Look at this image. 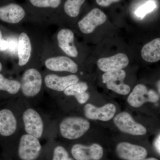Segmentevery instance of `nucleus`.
<instances>
[{
    "label": "nucleus",
    "instance_id": "nucleus-9",
    "mask_svg": "<svg viewBox=\"0 0 160 160\" xmlns=\"http://www.w3.org/2000/svg\"><path fill=\"white\" fill-rule=\"evenodd\" d=\"M126 72L123 69L105 72L102 78L103 82L106 84L108 89L116 93L123 95L129 94L130 87L124 82L126 77Z\"/></svg>",
    "mask_w": 160,
    "mask_h": 160
},
{
    "label": "nucleus",
    "instance_id": "nucleus-8",
    "mask_svg": "<svg viewBox=\"0 0 160 160\" xmlns=\"http://www.w3.org/2000/svg\"><path fill=\"white\" fill-rule=\"evenodd\" d=\"M160 96L153 89H149L144 84H138L129 95L127 102L135 108L139 107L145 103H155L159 100Z\"/></svg>",
    "mask_w": 160,
    "mask_h": 160
},
{
    "label": "nucleus",
    "instance_id": "nucleus-10",
    "mask_svg": "<svg viewBox=\"0 0 160 160\" xmlns=\"http://www.w3.org/2000/svg\"><path fill=\"white\" fill-rule=\"evenodd\" d=\"M115 126L120 131L132 135H143L146 134L147 129L142 125L136 122L131 115L122 112L114 118Z\"/></svg>",
    "mask_w": 160,
    "mask_h": 160
},
{
    "label": "nucleus",
    "instance_id": "nucleus-25",
    "mask_svg": "<svg viewBox=\"0 0 160 160\" xmlns=\"http://www.w3.org/2000/svg\"><path fill=\"white\" fill-rule=\"evenodd\" d=\"M52 160H74L69 157L68 152L62 146L55 148Z\"/></svg>",
    "mask_w": 160,
    "mask_h": 160
},
{
    "label": "nucleus",
    "instance_id": "nucleus-2",
    "mask_svg": "<svg viewBox=\"0 0 160 160\" xmlns=\"http://www.w3.org/2000/svg\"><path fill=\"white\" fill-rule=\"evenodd\" d=\"M23 4L31 15L36 24H56L59 21L62 0H24Z\"/></svg>",
    "mask_w": 160,
    "mask_h": 160
},
{
    "label": "nucleus",
    "instance_id": "nucleus-3",
    "mask_svg": "<svg viewBox=\"0 0 160 160\" xmlns=\"http://www.w3.org/2000/svg\"><path fill=\"white\" fill-rule=\"evenodd\" d=\"M42 64L50 71L76 73L79 69L77 63L72 58L66 55L57 54L56 48L49 39L44 48Z\"/></svg>",
    "mask_w": 160,
    "mask_h": 160
},
{
    "label": "nucleus",
    "instance_id": "nucleus-20",
    "mask_svg": "<svg viewBox=\"0 0 160 160\" xmlns=\"http://www.w3.org/2000/svg\"><path fill=\"white\" fill-rule=\"evenodd\" d=\"M143 59L149 63H154L160 60V38L154 39L147 43L141 50Z\"/></svg>",
    "mask_w": 160,
    "mask_h": 160
},
{
    "label": "nucleus",
    "instance_id": "nucleus-23",
    "mask_svg": "<svg viewBox=\"0 0 160 160\" xmlns=\"http://www.w3.org/2000/svg\"><path fill=\"white\" fill-rule=\"evenodd\" d=\"M88 86L84 82H78V83L69 86L64 91V94L69 96H75L87 91Z\"/></svg>",
    "mask_w": 160,
    "mask_h": 160
},
{
    "label": "nucleus",
    "instance_id": "nucleus-1",
    "mask_svg": "<svg viewBox=\"0 0 160 160\" xmlns=\"http://www.w3.org/2000/svg\"><path fill=\"white\" fill-rule=\"evenodd\" d=\"M41 25L20 26L18 32L17 64L18 68L38 67L42 65L44 48L49 39L42 30Z\"/></svg>",
    "mask_w": 160,
    "mask_h": 160
},
{
    "label": "nucleus",
    "instance_id": "nucleus-28",
    "mask_svg": "<svg viewBox=\"0 0 160 160\" xmlns=\"http://www.w3.org/2000/svg\"><path fill=\"white\" fill-rule=\"evenodd\" d=\"M160 135L157 138L156 140H155L154 142V147L155 148L156 150L158 152V153L160 154Z\"/></svg>",
    "mask_w": 160,
    "mask_h": 160
},
{
    "label": "nucleus",
    "instance_id": "nucleus-15",
    "mask_svg": "<svg viewBox=\"0 0 160 160\" xmlns=\"http://www.w3.org/2000/svg\"><path fill=\"white\" fill-rule=\"evenodd\" d=\"M23 120L27 134L40 138L42 135L44 124L37 112L32 109H27L23 113Z\"/></svg>",
    "mask_w": 160,
    "mask_h": 160
},
{
    "label": "nucleus",
    "instance_id": "nucleus-30",
    "mask_svg": "<svg viewBox=\"0 0 160 160\" xmlns=\"http://www.w3.org/2000/svg\"><path fill=\"white\" fill-rule=\"evenodd\" d=\"M158 90L159 93L160 94V80H159L158 82Z\"/></svg>",
    "mask_w": 160,
    "mask_h": 160
},
{
    "label": "nucleus",
    "instance_id": "nucleus-18",
    "mask_svg": "<svg viewBox=\"0 0 160 160\" xmlns=\"http://www.w3.org/2000/svg\"><path fill=\"white\" fill-rule=\"evenodd\" d=\"M128 56L123 53H118L112 56L101 58L98 60L99 69L104 72L122 69L129 65Z\"/></svg>",
    "mask_w": 160,
    "mask_h": 160
},
{
    "label": "nucleus",
    "instance_id": "nucleus-17",
    "mask_svg": "<svg viewBox=\"0 0 160 160\" xmlns=\"http://www.w3.org/2000/svg\"><path fill=\"white\" fill-rule=\"evenodd\" d=\"M79 81V78L74 74L61 77L54 73H49L44 78V84L47 88L58 92L64 91L69 86Z\"/></svg>",
    "mask_w": 160,
    "mask_h": 160
},
{
    "label": "nucleus",
    "instance_id": "nucleus-29",
    "mask_svg": "<svg viewBox=\"0 0 160 160\" xmlns=\"http://www.w3.org/2000/svg\"><path fill=\"white\" fill-rule=\"evenodd\" d=\"M141 160H159L158 159L154 157H149V158H145Z\"/></svg>",
    "mask_w": 160,
    "mask_h": 160
},
{
    "label": "nucleus",
    "instance_id": "nucleus-11",
    "mask_svg": "<svg viewBox=\"0 0 160 160\" xmlns=\"http://www.w3.org/2000/svg\"><path fill=\"white\" fill-rule=\"evenodd\" d=\"M41 145L37 138L28 134L23 135L20 139L18 154L22 160H34L39 155Z\"/></svg>",
    "mask_w": 160,
    "mask_h": 160
},
{
    "label": "nucleus",
    "instance_id": "nucleus-13",
    "mask_svg": "<svg viewBox=\"0 0 160 160\" xmlns=\"http://www.w3.org/2000/svg\"><path fill=\"white\" fill-rule=\"evenodd\" d=\"M102 146L98 143L89 146L77 144L71 149V153L76 160H101L104 155Z\"/></svg>",
    "mask_w": 160,
    "mask_h": 160
},
{
    "label": "nucleus",
    "instance_id": "nucleus-16",
    "mask_svg": "<svg viewBox=\"0 0 160 160\" xmlns=\"http://www.w3.org/2000/svg\"><path fill=\"white\" fill-rule=\"evenodd\" d=\"M116 112V107L112 103H108L101 107L87 104L84 107L85 116L90 120L107 122L114 117Z\"/></svg>",
    "mask_w": 160,
    "mask_h": 160
},
{
    "label": "nucleus",
    "instance_id": "nucleus-14",
    "mask_svg": "<svg viewBox=\"0 0 160 160\" xmlns=\"http://www.w3.org/2000/svg\"><path fill=\"white\" fill-rule=\"evenodd\" d=\"M116 153L122 160H141L147 157L148 152L143 146L128 142H121L116 147Z\"/></svg>",
    "mask_w": 160,
    "mask_h": 160
},
{
    "label": "nucleus",
    "instance_id": "nucleus-19",
    "mask_svg": "<svg viewBox=\"0 0 160 160\" xmlns=\"http://www.w3.org/2000/svg\"><path fill=\"white\" fill-rule=\"evenodd\" d=\"M17 127L16 119L12 112L4 109L0 111V135L9 136L14 133Z\"/></svg>",
    "mask_w": 160,
    "mask_h": 160
},
{
    "label": "nucleus",
    "instance_id": "nucleus-27",
    "mask_svg": "<svg viewBox=\"0 0 160 160\" xmlns=\"http://www.w3.org/2000/svg\"><path fill=\"white\" fill-rule=\"evenodd\" d=\"M121 0H96L97 3L99 6L102 7H108L112 3L118 2Z\"/></svg>",
    "mask_w": 160,
    "mask_h": 160
},
{
    "label": "nucleus",
    "instance_id": "nucleus-31",
    "mask_svg": "<svg viewBox=\"0 0 160 160\" xmlns=\"http://www.w3.org/2000/svg\"><path fill=\"white\" fill-rule=\"evenodd\" d=\"M2 63L0 62V72L2 71Z\"/></svg>",
    "mask_w": 160,
    "mask_h": 160
},
{
    "label": "nucleus",
    "instance_id": "nucleus-26",
    "mask_svg": "<svg viewBox=\"0 0 160 160\" xmlns=\"http://www.w3.org/2000/svg\"><path fill=\"white\" fill-rule=\"evenodd\" d=\"M74 97L80 104H83L86 103L89 100L90 97V95L89 92L86 91L75 96Z\"/></svg>",
    "mask_w": 160,
    "mask_h": 160
},
{
    "label": "nucleus",
    "instance_id": "nucleus-22",
    "mask_svg": "<svg viewBox=\"0 0 160 160\" xmlns=\"http://www.w3.org/2000/svg\"><path fill=\"white\" fill-rule=\"evenodd\" d=\"M21 89V83L16 80H10L0 73V91L7 92L10 94L18 93Z\"/></svg>",
    "mask_w": 160,
    "mask_h": 160
},
{
    "label": "nucleus",
    "instance_id": "nucleus-5",
    "mask_svg": "<svg viewBox=\"0 0 160 160\" xmlns=\"http://www.w3.org/2000/svg\"><path fill=\"white\" fill-rule=\"evenodd\" d=\"M20 82L21 89L23 95L32 97L38 94L42 87V76L38 67H32L26 69Z\"/></svg>",
    "mask_w": 160,
    "mask_h": 160
},
{
    "label": "nucleus",
    "instance_id": "nucleus-21",
    "mask_svg": "<svg viewBox=\"0 0 160 160\" xmlns=\"http://www.w3.org/2000/svg\"><path fill=\"white\" fill-rule=\"evenodd\" d=\"M86 0H66L62 3L63 12L70 18H75L79 15L81 7Z\"/></svg>",
    "mask_w": 160,
    "mask_h": 160
},
{
    "label": "nucleus",
    "instance_id": "nucleus-12",
    "mask_svg": "<svg viewBox=\"0 0 160 160\" xmlns=\"http://www.w3.org/2000/svg\"><path fill=\"white\" fill-rule=\"evenodd\" d=\"M107 17L103 11L95 8L78 22V28L82 33L89 34L93 32L97 27L106 22Z\"/></svg>",
    "mask_w": 160,
    "mask_h": 160
},
{
    "label": "nucleus",
    "instance_id": "nucleus-6",
    "mask_svg": "<svg viewBox=\"0 0 160 160\" xmlns=\"http://www.w3.org/2000/svg\"><path fill=\"white\" fill-rule=\"evenodd\" d=\"M90 127V123L83 118H67L63 120L60 124V132L65 138L77 139L82 136Z\"/></svg>",
    "mask_w": 160,
    "mask_h": 160
},
{
    "label": "nucleus",
    "instance_id": "nucleus-4",
    "mask_svg": "<svg viewBox=\"0 0 160 160\" xmlns=\"http://www.w3.org/2000/svg\"><path fill=\"white\" fill-rule=\"evenodd\" d=\"M0 21L13 26L14 29L23 26L24 23L35 24L25 5L12 0L0 6Z\"/></svg>",
    "mask_w": 160,
    "mask_h": 160
},
{
    "label": "nucleus",
    "instance_id": "nucleus-7",
    "mask_svg": "<svg viewBox=\"0 0 160 160\" xmlns=\"http://www.w3.org/2000/svg\"><path fill=\"white\" fill-rule=\"evenodd\" d=\"M74 32L68 28L60 29L56 32L52 40H50L56 48L71 58L79 56V51L75 43Z\"/></svg>",
    "mask_w": 160,
    "mask_h": 160
},
{
    "label": "nucleus",
    "instance_id": "nucleus-24",
    "mask_svg": "<svg viewBox=\"0 0 160 160\" xmlns=\"http://www.w3.org/2000/svg\"><path fill=\"white\" fill-rule=\"evenodd\" d=\"M156 7V5L155 2L154 1L150 0L146 2L142 6L139 7L135 11V13L138 17L143 18L147 13L153 11Z\"/></svg>",
    "mask_w": 160,
    "mask_h": 160
}]
</instances>
